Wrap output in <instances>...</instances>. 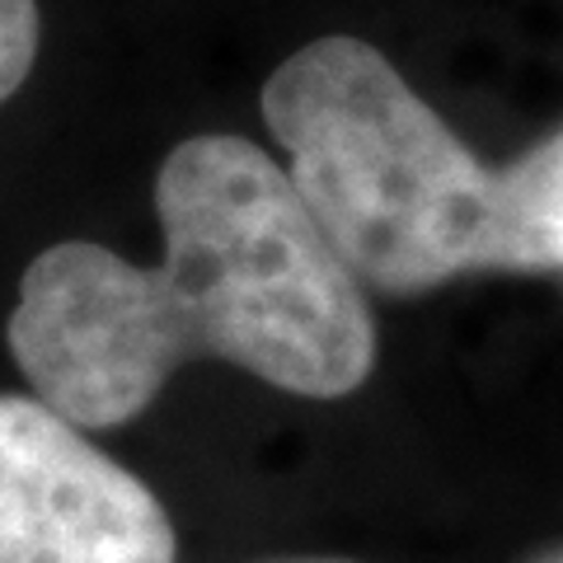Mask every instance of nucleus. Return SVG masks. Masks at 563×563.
Segmentation results:
<instances>
[{
	"instance_id": "obj_2",
	"label": "nucleus",
	"mask_w": 563,
	"mask_h": 563,
	"mask_svg": "<svg viewBox=\"0 0 563 563\" xmlns=\"http://www.w3.org/2000/svg\"><path fill=\"white\" fill-rule=\"evenodd\" d=\"M263 122L352 277L418 296L465 273H559L536 155L493 169L352 33L296 47L263 85Z\"/></svg>"
},
{
	"instance_id": "obj_1",
	"label": "nucleus",
	"mask_w": 563,
	"mask_h": 563,
	"mask_svg": "<svg viewBox=\"0 0 563 563\" xmlns=\"http://www.w3.org/2000/svg\"><path fill=\"white\" fill-rule=\"evenodd\" d=\"M155 211L161 263L66 240L24 268L10 357L62 418L122 428L198 357L301 399H343L376 372L366 287L268 151L221 132L179 141Z\"/></svg>"
},
{
	"instance_id": "obj_7",
	"label": "nucleus",
	"mask_w": 563,
	"mask_h": 563,
	"mask_svg": "<svg viewBox=\"0 0 563 563\" xmlns=\"http://www.w3.org/2000/svg\"><path fill=\"white\" fill-rule=\"evenodd\" d=\"M301 563H343V559H301Z\"/></svg>"
},
{
	"instance_id": "obj_5",
	"label": "nucleus",
	"mask_w": 563,
	"mask_h": 563,
	"mask_svg": "<svg viewBox=\"0 0 563 563\" xmlns=\"http://www.w3.org/2000/svg\"><path fill=\"white\" fill-rule=\"evenodd\" d=\"M531 155H536L540 188H544V217H550L554 235H559V244H563V132L550 136L544 146H536Z\"/></svg>"
},
{
	"instance_id": "obj_6",
	"label": "nucleus",
	"mask_w": 563,
	"mask_h": 563,
	"mask_svg": "<svg viewBox=\"0 0 563 563\" xmlns=\"http://www.w3.org/2000/svg\"><path fill=\"white\" fill-rule=\"evenodd\" d=\"M526 563H563V544H554V550H540L536 559H526Z\"/></svg>"
},
{
	"instance_id": "obj_4",
	"label": "nucleus",
	"mask_w": 563,
	"mask_h": 563,
	"mask_svg": "<svg viewBox=\"0 0 563 563\" xmlns=\"http://www.w3.org/2000/svg\"><path fill=\"white\" fill-rule=\"evenodd\" d=\"M38 57V0H0V103L29 80Z\"/></svg>"
},
{
	"instance_id": "obj_3",
	"label": "nucleus",
	"mask_w": 563,
	"mask_h": 563,
	"mask_svg": "<svg viewBox=\"0 0 563 563\" xmlns=\"http://www.w3.org/2000/svg\"><path fill=\"white\" fill-rule=\"evenodd\" d=\"M165 503L38 395H0V563H174Z\"/></svg>"
}]
</instances>
